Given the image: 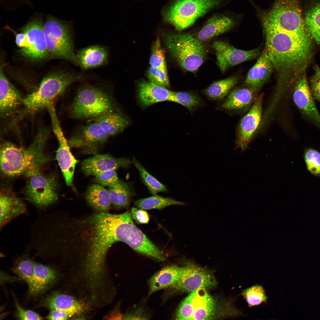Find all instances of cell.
<instances>
[{"mask_svg": "<svg viewBox=\"0 0 320 320\" xmlns=\"http://www.w3.org/2000/svg\"><path fill=\"white\" fill-rule=\"evenodd\" d=\"M120 214L103 212L73 217L71 221L68 247L84 253L88 274L93 282L101 276L109 249L120 241Z\"/></svg>", "mask_w": 320, "mask_h": 320, "instance_id": "6da1fadb", "label": "cell"}, {"mask_svg": "<svg viewBox=\"0 0 320 320\" xmlns=\"http://www.w3.org/2000/svg\"><path fill=\"white\" fill-rule=\"evenodd\" d=\"M137 208L144 209H162L172 205L185 206L186 204L170 198L164 197L155 195L151 197L138 199L134 202Z\"/></svg>", "mask_w": 320, "mask_h": 320, "instance_id": "e575fe53", "label": "cell"}, {"mask_svg": "<svg viewBox=\"0 0 320 320\" xmlns=\"http://www.w3.org/2000/svg\"><path fill=\"white\" fill-rule=\"evenodd\" d=\"M132 162L138 170L141 178L150 192L155 195L158 192H166V187L150 175L134 157Z\"/></svg>", "mask_w": 320, "mask_h": 320, "instance_id": "74e56055", "label": "cell"}, {"mask_svg": "<svg viewBox=\"0 0 320 320\" xmlns=\"http://www.w3.org/2000/svg\"><path fill=\"white\" fill-rule=\"evenodd\" d=\"M130 213L132 219L138 223L147 224L149 221V217L148 213L143 209H139L135 207H132Z\"/></svg>", "mask_w": 320, "mask_h": 320, "instance_id": "bcb514c9", "label": "cell"}, {"mask_svg": "<svg viewBox=\"0 0 320 320\" xmlns=\"http://www.w3.org/2000/svg\"><path fill=\"white\" fill-rule=\"evenodd\" d=\"M311 85L313 96L320 102V79L313 76L311 80Z\"/></svg>", "mask_w": 320, "mask_h": 320, "instance_id": "c3c4849f", "label": "cell"}, {"mask_svg": "<svg viewBox=\"0 0 320 320\" xmlns=\"http://www.w3.org/2000/svg\"><path fill=\"white\" fill-rule=\"evenodd\" d=\"M241 295L250 307L265 302L267 299L263 288L260 285H255L244 290Z\"/></svg>", "mask_w": 320, "mask_h": 320, "instance_id": "f35d334b", "label": "cell"}, {"mask_svg": "<svg viewBox=\"0 0 320 320\" xmlns=\"http://www.w3.org/2000/svg\"><path fill=\"white\" fill-rule=\"evenodd\" d=\"M35 263L27 258L20 259L13 268L14 273L28 284L30 292L32 290L35 278Z\"/></svg>", "mask_w": 320, "mask_h": 320, "instance_id": "8d00e7d4", "label": "cell"}, {"mask_svg": "<svg viewBox=\"0 0 320 320\" xmlns=\"http://www.w3.org/2000/svg\"><path fill=\"white\" fill-rule=\"evenodd\" d=\"M150 64L151 67L167 71L164 52L158 38L153 45Z\"/></svg>", "mask_w": 320, "mask_h": 320, "instance_id": "60d3db41", "label": "cell"}, {"mask_svg": "<svg viewBox=\"0 0 320 320\" xmlns=\"http://www.w3.org/2000/svg\"><path fill=\"white\" fill-rule=\"evenodd\" d=\"M293 96L295 103L304 117L320 129V115L305 76L296 83Z\"/></svg>", "mask_w": 320, "mask_h": 320, "instance_id": "e0dca14e", "label": "cell"}, {"mask_svg": "<svg viewBox=\"0 0 320 320\" xmlns=\"http://www.w3.org/2000/svg\"><path fill=\"white\" fill-rule=\"evenodd\" d=\"M47 128H41L28 147L23 148L8 142L1 145V170L5 175L29 177L39 172L49 159L44 149L50 134Z\"/></svg>", "mask_w": 320, "mask_h": 320, "instance_id": "7a4b0ae2", "label": "cell"}, {"mask_svg": "<svg viewBox=\"0 0 320 320\" xmlns=\"http://www.w3.org/2000/svg\"><path fill=\"white\" fill-rule=\"evenodd\" d=\"M76 55L79 65L84 70L104 65L107 63L108 58L107 49L99 45L83 48L79 50Z\"/></svg>", "mask_w": 320, "mask_h": 320, "instance_id": "d4e9b609", "label": "cell"}, {"mask_svg": "<svg viewBox=\"0 0 320 320\" xmlns=\"http://www.w3.org/2000/svg\"><path fill=\"white\" fill-rule=\"evenodd\" d=\"M256 93L250 88H238L230 91L221 105V109L231 111L247 106L254 101Z\"/></svg>", "mask_w": 320, "mask_h": 320, "instance_id": "4316f807", "label": "cell"}, {"mask_svg": "<svg viewBox=\"0 0 320 320\" xmlns=\"http://www.w3.org/2000/svg\"><path fill=\"white\" fill-rule=\"evenodd\" d=\"M0 204L1 229L12 219L27 211L25 204L22 200L9 192H1Z\"/></svg>", "mask_w": 320, "mask_h": 320, "instance_id": "603a6c76", "label": "cell"}, {"mask_svg": "<svg viewBox=\"0 0 320 320\" xmlns=\"http://www.w3.org/2000/svg\"><path fill=\"white\" fill-rule=\"evenodd\" d=\"M304 158L307 168L312 175L320 176V153L311 148L306 149Z\"/></svg>", "mask_w": 320, "mask_h": 320, "instance_id": "ab89813d", "label": "cell"}, {"mask_svg": "<svg viewBox=\"0 0 320 320\" xmlns=\"http://www.w3.org/2000/svg\"><path fill=\"white\" fill-rule=\"evenodd\" d=\"M20 92L7 79L1 68L0 72V115L4 119H12L23 106Z\"/></svg>", "mask_w": 320, "mask_h": 320, "instance_id": "2e32d148", "label": "cell"}, {"mask_svg": "<svg viewBox=\"0 0 320 320\" xmlns=\"http://www.w3.org/2000/svg\"><path fill=\"white\" fill-rule=\"evenodd\" d=\"M247 73L245 83L257 92L267 81L274 68L265 47Z\"/></svg>", "mask_w": 320, "mask_h": 320, "instance_id": "44dd1931", "label": "cell"}, {"mask_svg": "<svg viewBox=\"0 0 320 320\" xmlns=\"http://www.w3.org/2000/svg\"><path fill=\"white\" fill-rule=\"evenodd\" d=\"M164 39L171 55L183 69L192 72L197 71L206 55L203 42L189 32L166 34Z\"/></svg>", "mask_w": 320, "mask_h": 320, "instance_id": "8992f818", "label": "cell"}, {"mask_svg": "<svg viewBox=\"0 0 320 320\" xmlns=\"http://www.w3.org/2000/svg\"><path fill=\"white\" fill-rule=\"evenodd\" d=\"M173 91L150 81H143L138 85V96L141 104L145 107L155 103L169 101Z\"/></svg>", "mask_w": 320, "mask_h": 320, "instance_id": "cb8c5ba5", "label": "cell"}, {"mask_svg": "<svg viewBox=\"0 0 320 320\" xmlns=\"http://www.w3.org/2000/svg\"><path fill=\"white\" fill-rule=\"evenodd\" d=\"M90 74L74 71H60L44 78L39 87L24 98L23 113H31L47 108L71 84L92 78Z\"/></svg>", "mask_w": 320, "mask_h": 320, "instance_id": "277c9868", "label": "cell"}, {"mask_svg": "<svg viewBox=\"0 0 320 320\" xmlns=\"http://www.w3.org/2000/svg\"><path fill=\"white\" fill-rule=\"evenodd\" d=\"M28 177L25 196L29 202L39 209H44L57 201V184L54 176L43 175L39 172Z\"/></svg>", "mask_w": 320, "mask_h": 320, "instance_id": "30bf717a", "label": "cell"}, {"mask_svg": "<svg viewBox=\"0 0 320 320\" xmlns=\"http://www.w3.org/2000/svg\"><path fill=\"white\" fill-rule=\"evenodd\" d=\"M304 17L308 33L317 44H320V1L310 4L305 11Z\"/></svg>", "mask_w": 320, "mask_h": 320, "instance_id": "836d02e7", "label": "cell"}, {"mask_svg": "<svg viewBox=\"0 0 320 320\" xmlns=\"http://www.w3.org/2000/svg\"><path fill=\"white\" fill-rule=\"evenodd\" d=\"M229 0H174L164 14L166 20L179 31L192 26L207 13L225 6Z\"/></svg>", "mask_w": 320, "mask_h": 320, "instance_id": "52a82bcc", "label": "cell"}, {"mask_svg": "<svg viewBox=\"0 0 320 320\" xmlns=\"http://www.w3.org/2000/svg\"><path fill=\"white\" fill-rule=\"evenodd\" d=\"M48 55L79 65L69 24L49 16L44 25Z\"/></svg>", "mask_w": 320, "mask_h": 320, "instance_id": "ba28073f", "label": "cell"}, {"mask_svg": "<svg viewBox=\"0 0 320 320\" xmlns=\"http://www.w3.org/2000/svg\"><path fill=\"white\" fill-rule=\"evenodd\" d=\"M108 136H113L123 131L128 125L127 119L117 111L109 112L94 119Z\"/></svg>", "mask_w": 320, "mask_h": 320, "instance_id": "f1b7e54d", "label": "cell"}, {"mask_svg": "<svg viewBox=\"0 0 320 320\" xmlns=\"http://www.w3.org/2000/svg\"><path fill=\"white\" fill-rule=\"evenodd\" d=\"M50 309H59L73 313H79L84 310L80 302L69 295L56 293L49 297L46 302Z\"/></svg>", "mask_w": 320, "mask_h": 320, "instance_id": "1f68e13d", "label": "cell"}, {"mask_svg": "<svg viewBox=\"0 0 320 320\" xmlns=\"http://www.w3.org/2000/svg\"><path fill=\"white\" fill-rule=\"evenodd\" d=\"M111 204L116 209L127 208L135 193L132 185L118 179L108 190Z\"/></svg>", "mask_w": 320, "mask_h": 320, "instance_id": "83f0119b", "label": "cell"}, {"mask_svg": "<svg viewBox=\"0 0 320 320\" xmlns=\"http://www.w3.org/2000/svg\"><path fill=\"white\" fill-rule=\"evenodd\" d=\"M74 314L65 311L55 309H50L47 319L49 320H62L68 319Z\"/></svg>", "mask_w": 320, "mask_h": 320, "instance_id": "7dc6e473", "label": "cell"}, {"mask_svg": "<svg viewBox=\"0 0 320 320\" xmlns=\"http://www.w3.org/2000/svg\"><path fill=\"white\" fill-rule=\"evenodd\" d=\"M35 278L31 294L36 295L46 290L54 282L56 277L55 271L52 268L35 263Z\"/></svg>", "mask_w": 320, "mask_h": 320, "instance_id": "d6a6232c", "label": "cell"}, {"mask_svg": "<svg viewBox=\"0 0 320 320\" xmlns=\"http://www.w3.org/2000/svg\"><path fill=\"white\" fill-rule=\"evenodd\" d=\"M16 307L20 319L28 320L42 319V317L37 313L31 310L23 309L16 302Z\"/></svg>", "mask_w": 320, "mask_h": 320, "instance_id": "f6af8a7d", "label": "cell"}, {"mask_svg": "<svg viewBox=\"0 0 320 320\" xmlns=\"http://www.w3.org/2000/svg\"><path fill=\"white\" fill-rule=\"evenodd\" d=\"M48 110L52 130L58 144L57 159L67 185L70 186L72 184L75 167L79 161L71 151L68 141L64 135L54 106H50Z\"/></svg>", "mask_w": 320, "mask_h": 320, "instance_id": "7c38bea8", "label": "cell"}, {"mask_svg": "<svg viewBox=\"0 0 320 320\" xmlns=\"http://www.w3.org/2000/svg\"><path fill=\"white\" fill-rule=\"evenodd\" d=\"M315 70V73L313 76L320 79V68L318 66H316Z\"/></svg>", "mask_w": 320, "mask_h": 320, "instance_id": "f907efd6", "label": "cell"}, {"mask_svg": "<svg viewBox=\"0 0 320 320\" xmlns=\"http://www.w3.org/2000/svg\"><path fill=\"white\" fill-rule=\"evenodd\" d=\"M108 136L94 121L79 126L68 140L70 148L86 154H95L107 141Z\"/></svg>", "mask_w": 320, "mask_h": 320, "instance_id": "5bb4252c", "label": "cell"}, {"mask_svg": "<svg viewBox=\"0 0 320 320\" xmlns=\"http://www.w3.org/2000/svg\"><path fill=\"white\" fill-rule=\"evenodd\" d=\"M132 162L127 158H116L107 154H98L84 160L81 167L86 175L95 176L110 170L128 168Z\"/></svg>", "mask_w": 320, "mask_h": 320, "instance_id": "ffe728a7", "label": "cell"}, {"mask_svg": "<svg viewBox=\"0 0 320 320\" xmlns=\"http://www.w3.org/2000/svg\"><path fill=\"white\" fill-rule=\"evenodd\" d=\"M193 309L190 295L181 302L176 311L175 318L178 320H191Z\"/></svg>", "mask_w": 320, "mask_h": 320, "instance_id": "7bdbcfd3", "label": "cell"}, {"mask_svg": "<svg viewBox=\"0 0 320 320\" xmlns=\"http://www.w3.org/2000/svg\"><path fill=\"white\" fill-rule=\"evenodd\" d=\"M265 48L275 68L284 75L308 58L311 43L305 38L263 25Z\"/></svg>", "mask_w": 320, "mask_h": 320, "instance_id": "3957f363", "label": "cell"}, {"mask_svg": "<svg viewBox=\"0 0 320 320\" xmlns=\"http://www.w3.org/2000/svg\"><path fill=\"white\" fill-rule=\"evenodd\" d=\"M115 111L116 103L108 92L101 87L84 83L78 89L68 111L73 119H94Z\"/></svg>", "mask_w": 320, "mask_h": 320, "instance_id": "5b68a950", "label": "cell"}, {"mask_svg": "<svg viewBox=\"0 0 320 320\" xmlns=\"http://www.w3.org/2000/svg\"><path fill=\"white\" fill-rule=\"evenodd\" d=\"M116 170H108L98 174L94 178V182L103 186L109 187L119 179Z\"/></svg>", "mask_w": 320, "mask_h": 320, "instance_id": "ee69618b", "label": "cell"}, {"mask_svg": "<svg viewBox=\"0 0 320 320\" xmlns=\"http://www.w3.org/2000/svg\"><path fill=\"white\" fill-rule=\"evenodd\" d=\"M212 46L215 51L217 64L223 72L231 67L255 59L260 54L258 48L242 50L219 41L214 42Z\"/></svg>", "mask_w": 320, "mask_h": 320, "instance_id": "9a60e30c", "label": "cell"}, {"mask_svg": "<svg viewBox=\"0 0 320 320\" xmlns=\"http://www.w3.org/2000/svg\"><path fill=\"white\" fill-rule=\"evenodd\" d=\"M85 197L88 203L99 212H107L111 204L108 191L97 183L88 188Z\"/></svg>", "mask_w": 320, "mask_h": 320, "instance_id": "f546056e", "label": "cell"}, {"mask_svg": "<svg viewBox=\"0 0 320 320\" xmlns=\"http://www.w3.org/2000/svg\"><path fill=\"white\" fill-rule=\"evenodd\" d=\"M263 96L257 97L252 108L242 119L239 126L236 148L245 151L260 122L262 112Z\"/></svg>", "mask_w": 320, "mask_h": 320, "instance_id": "ac0fdd59", "label": "cell"}, {"mask_svg": "<svg viewBox=\"0 0 320 320\" xmlns=\"http://www.w3.org/2000/svg\"><path fill=\"white\" fill-rule=\"evenodd\" d=\"M169 101L182 105L191 113L198 109L204 104L203 99L197 93L190 92L173 91Z\"/></svg>", "mask_w": 320, "mask_h": 320, "instance_id": "d590c367", "label": "cell"}, {"mask_svg": "<svg viewBox=\"0 0 320 320\" xmlns=\"http://www.w3.org/2000/svg\"><path fill=\"white\" fill-rule=\"evenodd\" d=\"M183 269V267L170 266L155 273L149 280V294L174 285L179 280Z\"/></svg>", "mask_w": 320, "mask_h": 320, "instance_id": "484cf974", "label": "cell"}, {"mask_svg": "<svg viewBox=\"0 0 320 320\" xmlns=\"http://www.w3.org/2000/svg\"><path fill=\"white\" fill-rule=\"evenodd\" d=\"M235 19L227 12L216 13L205 22L196 37L203 42L209 41L231 30L236 25Z\"/></svg>", "mask_w": 320, "mask_h": 320, "instance_id": "d6986e66", "label": "cell"}, {"mask_svg": "<svg viewBox=\"0 0 320 320\" xmlns=\"http://www.w3.org/2000/svg\"><path fill=\"white\" fill-rule=\"evenodd\" d=\"M15 42L16 44L21 49L25 48L27 42L25 33L22 32L17 34L16 35Z\"/></svg>", "mask_w": 320, "mask_h": 320, "instance_id": "681fc988", "label": "cell"}, {"mask_svg": "<svg viewBox=\"0 0 320 320\" xmlns=\"http://www.w3.org/2000/svg\"><path fill=\"white\" fill-rule=\"evenodd\" d=\"M148 73L150 82L166 88L169 87L167 71L151 66Z\"/></svg>", "mask_w": 320, "mask_h": 320, "instance_id": "b9f144b4", "label": "cell"}, {"mask_svg": "<svg viewBox=\"0 0 320 320\" xmlns=\"http://www.w3.org/2000/svg\"><path fill=\"white\" fill-rule=\"evenodd\" d=\"M193 309L191 320L211 319L218 313L217 301L206 291L201 289L190 293Z\"/></svg>", "mask_w": 320, "mask_h": 320, "instance_id": "7402d4cb", "label": "cell"}, {"mask_svg": "<svg viewBox=\"0 0 320 320\" xmlns=\"http://www.w3.org/2000/svg\"><path fill=\"white\" fill-rule=\"evenodd\" d=\"M44 25L42 17L39 15L31 19L22 29L27 45L25 48L20 49V53L31 60L40 61L48 55Z\"/></svg>", "mask_w": 320, "mask_h": 320, "instance_id": "4fadbf2b", "label": "cell"}, {"mask_svg": "<svg viewBox=\"0 0 320 320\" xmlns=\"http://www.w3.org/2000/svg\"><path fill=\"white\" fill-rule=\"evenodd\" d=\"M263 24L283 31L296 30L303 25L299 0H276L272 8L264 15Z\"/></svg>", "mask_w": 320, "mask_h": 320, "instance_id": "9c48e42d", "label": "cell"}, {"mask_svg": "<svg viewBox=\"0 0 320 320\" xmlns=\"http://www.w3.org/2000/svg\"><path fill=\"white\" fill-rule=\"evenodd\" d=\"M236 76H232L222 80L214 82L205 89L203 93L209 100L221 101L227 96L231 90L238 82Z\"/></svg>", "mask_w": 320, "mask_h": 320, "instance_id": "4dcf8cb0", "label": "cell"}, {"mask_svg": "<svg viewBox=\"0 0 320 320\" xmlns=\"http://www.w3.org/2000/svg\"><path fill=\"white\" fill-rule=\"evenodd\" d=\"M185 266L178 281L169 287L171 294L179 292L190 293L201 289L213 287L216 282L209 271L200 267L190 260H185Z\"/></svg>", "mask_w": 320, "mask_h": 320, "instance_id": "8fae6325", "label": "cell"}]
</instances>
